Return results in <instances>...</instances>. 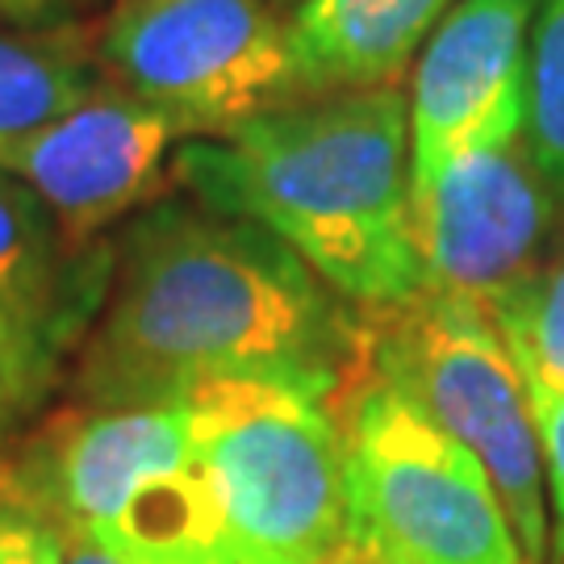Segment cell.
Returning <instances> with one entry per match:
<instances>
[{"mask_svg": "<svg viewBox=\"0 0 564 564\" xmlns=\"http://www.w3.org/2000/svg\"><path fill=\"white\" fill-rule=\"evenodd\" d=\"M176 139L184 134L151 105L118 84H97L88 101L13 151L0 172L34 188L76 247L160 193Z\"/></svg>", "mask_w": 564, "mask_h": 564, "instance_id": "9c48e42d", "label": "cell"}, {"mask_svg": "<svg viewBox=\"0 0 564 564\" xmlns=\"http://www.w3.org/2000/svg\"><path fill=\"white\" fill-rule=\"evenodd\" d=\"M494 318L527 381L564 384V239L547 251L523 293Z\"/></svg>", "mask_w": 564, "mask_h": 564, "instance_id": "2e32d148", "label": "cell"}, {"mask_svg": "<svg viewBox=\"0 0 564 564\" xmlns=\"http://www.w3.org/2000/svg\"><path fill=\"white\" fill-rule=\"evenodd\" d=\"M59 564H126V561H118L113 552H105V547L93 544V540H67Z\"/></svg>", "mask_w": 564, "mask_h": 564, "instance_id": "ffe728a7", "label": "cell"}, {"mask_svg": "<svg viewBox=\"0 0 564 564\" xmlns=\"http://www.w3.org/2000/svg\"><path fill=\"white\" fill-rule=\"evenodd\" d=\"M531 423L540 440L544 460V489H547V519H552V564H564V384L527 381Z\"/></svg>", "mask_w": 564, "mask_h": 564, "instance_id": "e0dca14e", "label": "cell"}, {"mask_svg": "<svg viewBox=\"0 0 564 564\" xmlns=\"http://www.w3.org/2000/svg\"><path fill=\"white\" fill-rule=\"evenodd\" d=\"M109 84L184 139H226L293 97L289 21L272 0H118L101 30Z\"/></svg>", "mask_w": 564, "mask_h": 564, "instance_id": "52a82bcc", "label": "cell"}, {"mask_svg": "<svg viewBox=\"0 0 564 564\" xmlns=\"http://www.w3.org/2000/svg\"><path fill=\"white\" fill-rule=\"evenodd\" d=\"M97 72L59 34H0V163L97 93Z\"/></svg>", "mask_w": 564, "mask_h": 564, "instance_id": "4fadbf2b", "label": "cell"}, {"mask_svg": "<svg viewBox=\"0 0 564 564\" xmlns=\"http://www.w3.org/2000/svg\"><path fill=\"white\" fill-rule=\"evenodd\" d=\"M93 314L84 310H42V305L0 302V452L25 426L39 423L42 405L59 381L67 347L88 335Z\"/></svg>", "mask_w": 564, "mask_h": 564, "instance_id": "5bb4252c", "label": "cell"}, {"mask_svg": "<svg viewBox=\"0 0 564 564\" xmlns=\"http://www.w3.org/2000/svg\"><path fill=\"white\" fill-rule=\"evenodd\" d=\"M347 552L360 564H527L485 464L368 377L339 405Z\"/></svg>", "mask_w": 564, "mask_h": 564, "instance_id": "8992f818", "label": "cell"}, {"mask_svg": "<svg viewBox=\"0 0 564 564\" xmlns=\"http://www.w3.org/2000/svg\"><path fill=\"white\" fill-rule=\"evenodd\" d=\"M0 18L21 30H46L63 18V0H0Z\"/></svg>", "mask_w": 564, "mask_h": 564, "instance_id": "d6986e66", "label": "cell"}, {"mask_svg": "<svg viewBox=\"0 0 564 564\" xmlns=\"http://www.w3.org/2000/svg\"><path fill=\"white\" fill-rule=\"evenodd\" d=\"M184 405L230 564L339 556L347 544L339 405L276 381H214Z\"/></svg>", "mask_w": 564, "mask_h": 564, "instance_id": "277c9868", "label": "cell"}, {"mask_svg": "<svg viewBox=\"0 0 564 564\" xmlns=\"http://www.w3.org/2000/svg\"><path fill=\"white\" fill-rule=\"evenodd\" d=\"M109 272L113 251H76L34 188L0 172V302L84 310L97 318Z\"/></svg>", "mask_w": 564, "mask_h": 564, "instance_id": "7c38bea8", "label": "cell"}, {"mask_svg": "<svg viewBox=\"0 0 564 564\" xmlns=\"http://www.w3.org/2000/svg\"><path fill=\"white\" fill-rule=\"evenodd\" d=\"M368 372L485 464L527 564H552V519L523 368L498 318L431 293L368 314Z\"/></svg>", "mask_w": 564, "mask_h": 564, "instance_id": "5b68a950", "label": "cell"}, {"mask_svg": "<svg viewBox=\"0 0 564 564\" xmlns=\"http://www.w3.org/2000/svg\"><path fill=\"white\" fill-rule=\"evenodd\" d=\"M368 335V314L263 226L160 202L113 247L76 393L88 405H163L214 381H276L343 405L372 377Z\"/></svg>", "mask_w": 564, "mask_h": 564, "instance_id": "6da1fadb", "label": "cell"}, {"mask_svg": "<svg viewBox=\"0 0 564 564\" xmlns=\"http://www.w3.org/2000/svg\"><path fill=\"white\" fill-rule=\"evenodd\" d=\"M67 535L0 481V564H59Z\"/></svg>", "mask_w": 564, "mask_h": 564, "instance_id": "ac0fdd59", "label": "cell"}, {"mask_svg": "<svg viewBox=\"0 0 564 564\" xmlns=\"http://www.w3.org/2000/svg\"><path fill=\"white\" fill-rule=\"evenodd\" d=\"M527 142L564 197V0H535L527 42Z\"/></svg>", "mask_w": 564, "mask_h": 564, "instance_id": "9a60e30c", "label": "cell"}, {"mask_svg": "<svg viewBox=\"0 0 564 564\" xmlns=\"http://www.w3.org/2000/svg\"><path fill=\"white\" fill-rule=\"evenodd\" d=\"M172 176L193 202L289 242L364 314L426 293L410 97L398 84L289 101L226 139L181 142Z\"/></svg>", "mask_w": 564, "mask_h": 564, "instance_id": "7a4b0ae2", "label": "cell"}, {"mask_svg": "<svg viewBox=\"0 0 564 564\" xmlns=\"http://www.w3.org/2000/svg\"><path fill=\"white\" fill-rule=\"evenodd\" d=\"M456 0H297L289 18L293 97L393 88Z\"/></svg>", "mask_w": 564, "mask_h": 564, "instance_id": "8fae6325", "label": "cell"}, {"mask_svg": "<svg viewBox=\"0 0 564 564\" xmlns=\"http://www.w3.org/2000/svg\"><path fill=\"white\" fill-rule=\"evenodd\" d=\"M535 0H456L414 59L410 160L414 193L452 155L527 113V42Z\"/></svg>", "mask_w": 564, "mask_h": 564, "instance_id": "30bf717a", "label": "cell"}, {"mask_svg": "<svg viewBox=\"0 0 564 564\" xmlns=\"http://www.w3.org/2000/svg\"><path fill=\"white\" fill-rule=\"evenodd\" d=\"M0 481L126 564H230L184 402H80L34 426Z\"/></svg>", "mask_w": 564, "mask_h": 564, "instance_id": "3957f363", "label": "cell"}, {"mask_svg": "<svg viewBox=\"0 0 564 564\" xmlns=\"http://www.w3.org/2000/svg\"><path fill=\"white\" fill-rule=\"evenodd\" d=\"M326 564H360V561H356V556H351V552H347V547H343L339 556H330V561H326Z\"/></svg>", "mask_w": 564, "mask_h": 564, "instance_id": "44dd1931", "label": "cell"}, {"mask_svg": "<svg viewBox=\"0 0 564 564\" xmlns=\"http://www.w3.org/2000/svg\"><path fill=\"white\" fill-rule=\"evenodd\" d=\"M426 289L452 293L498 314L519 297L547 256L556 188L527 142V113L489 134L414 193Z\"/></svg>", "mask_w": 564, "mask_h": 564, "instance_id": "ba28073f", "label": "cell"}, {"mask_svg": "<svg viewBox=\"0 0 564 564\" xmlns=\"http://www.w3.org/2000/svg\"><path fill=\"white\" fill-rule=\"evenodd\" d=\"M272 4H276V9H281V4H297V0H272Z\"/></svg>", "mask_w": 564, "mask_h": 564, "instance_id": "7402d4cb", "label": "cell"}]
</instances>
